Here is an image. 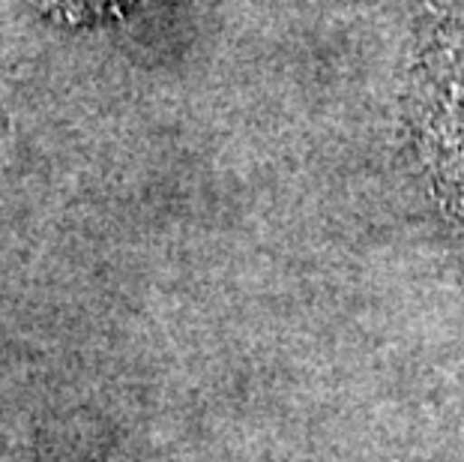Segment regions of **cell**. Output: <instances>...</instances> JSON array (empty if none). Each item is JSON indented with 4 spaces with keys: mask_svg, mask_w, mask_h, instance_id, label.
Segmentation results:
<instances>
[{
    "mask_svg": "<svg viewBox=\"0 0 464 462\" xmlns=\"http://www.w3.org/2000/svg\"><path fill=\"white\" fill-rule=\"evenodd\" d=\"M461 178H464V151H461Z\"/></svg>",
    "mask_w": 464,
    "mask_h": 462,
    "instance_id": "1",
    "label": "cell"
}]
</instances>
